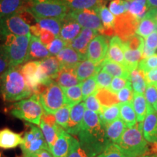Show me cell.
Here are the masks:
<instances>
[{
    "label": "cell",
    "instance_id": "6da1fadb",
    "mask_svg": "<svg viewBox=\"0 0 157 157\" xmlns=\"http://www.w3.org/2000/svg\"><path fill=\"white\" fill-rule=\"evenodd\" d=\"M77 136L82 146L95 157L110 143L106 136L105 127L99 114L90 110L85 111L83 122Z\"/></svg>",
    "mask_w": 157,
    "mask_h": 157
},
{
    "label": "cell",
    "instance_id": "7a4b0ae2",
    "mask_svg": "<svg viewBox=\"0 0 157 157\" xmlns=\"http://www.w3.org/2000/svg\"><path fill=\"white\" fill-rule=\"evenodd\" d=\"M0 95L5 101H20L33 95L27 85L21 66H10L0 76Z\"/></svg>",
    "mask_w": 157,
    "mask_h": 157
},
{
    "label": "cell",
    "instance_id": "3957f363",
    "mask_svg": "<svg viewBox=\"0 0 157 157\" xmlns=\"http://www.w3.org/2000/svg\"><path fill=\"white\" fill-rule=\"evenodd\" d=\"M116 144L127 157L144 156L148 151V146L143 134V122H137L125 129Z\"/></svg>",
    "mask_w": 157,
    "mask_h": 157
},
{
    "label": "cell",
    "instance_id": "277c9868",
    "mask_svg": "<svg viewBox=\"0 0 157 157\" xmlns=\"http://www.w3.org/2000/svg\"><path fill=\"white\" fill-rule=\"evenodd\" d=\"M31 36V34L25 36L9 34L0 37L8 58L9 67L21 66L26 62Z\"/></svg>",
    "mask_w": 157,
    "mask_h": 157
},
{
    "label": "cell",
    "instance_id": "5b68a950",
    "mask_svg": "<svg viewBox=\"0 0 157 157\" xmlns=\"http://www.w3.org/2000/svg\"><path fill=\"white\" fill-rule=\"evenodd\" d=\"M10 113L15 118L39 125L40 124L42 116L44 115V109L37 96L32 95L31 98L15 103Z\"/></svg>",
    "mask_w": 157,
    "mask_h": 157
},
{
    "label": "cell",
    "instance_id": "8992f818",
    "mask_svg": "<svg viewBox=\"0 0 157 157\" xmlns=\"http://www.w3.org/2000/svg\"><path fill=\"white\" fill-rule=\"evenodd\" d=\"M27 7L36 17L63 19L68 10L61 0H25Z\"/></svg>",
    "mask_w": 157,
    "mask_h": 157
},
{
    "label": "cell",
    "instance_id": "52a82bcc",
    "mask_svg": "<svg viewBox=\"0 0 157 157\" xmlns=\"http://www.w3.org/2000/svg\"><path fill=\"white\" fill-rule=\"evenodd\" d=\"M37 98L46 113L55 114L58 109L67 105L63 90L55 82L46 86Z\"/></svg>",
    "mask_w": 157,
    "mask_h": 157
},
{
    "label": "cell",
    "instance_id": "ba28073f",
    "mask_svg": "<svg viewBox=\"0 0 157 157\" xmlns=\"http://www.w3.org/2000/svg\"><path fill=\"white\" fill-rule=\"evenodd\" d=\"M123 42L125 66L131 72L137 68L139 63L143 59L144 39L143 37L135 34Z\"/></svg>",
    "mask_w": 157,
    "mask_h": 157
},
{
    "label": "cell",
    "instance_id": "9c48e42d",
    "mask_svg": "<svg viewBox=\"0 0 157 157\" xmlns=\"http://www.w3.org/2000/svg\"><path fill=\"white\" fill-rule=\"evenodd\" d=\"M100 9H86L82 10L68 11L67 15L71 18L75 20L81 25L82 29H93L102 34L103 28L99 15Z\"/></svg>",
    "mask_w": 157,
    "mask_h": 157
},
{
    "label": "cell",
    "instance_id": "30bf717a",
    "mask_svg": "<svg viewBox=\"0 0 157 157\" xmlns=\"http://www.w3.org/2000/svg\"><path fill=\"white\" fill-rule=\"evenodd\" d=\"M9 34L16 36L30 35V25L27 24L19 15L0 19V37Z\"/></svg>",
    "mask_w": 157,
    "mask_h": 157
},
{
    "label": "cell",
    "instance_id": "8fae6325",
    "mask_svg": "<svg viewBox=\"0 0 157 157\" xmlns=\"http://www.w3.org/2000/svg\"><path fill=\"white\" fill-rule=\"evenodd\" d=\"M139 23L140 21L130 14L129 12L116 17L115 34L123 42H125L136 34Z\"/></svg>",
    "mask_w": 157,
    "mask_h": 157
},
{
    "label": "cell",
    "instance_id": "7c38bea8",
    "mask_svg": "<svg viewBox=\"0 0 157 157\" xmlns=\"http://www.w3.org/2000/svg\"><path fill=\"white\" fill-rule=\"evenodd\" d=\"M109 42L106 36L98 35L90 43L87 51V59L101 63L106 58Z\"/></svg>",
    "mask_w": 157,
    "mask_h": 157
},
{
    "label": "cell",
    "instance_id": "4fadbf2b",
    "mask_svg": "<svg viewBox=\"0 0 157 157\" xmlns=\"http://www.w3.org/2000/svg\"><path fill=\"white\" fill-rule=\"evenodd\" d=\"M39 67V61L37 60H30L23 66H21V70L25 82L29 89L31 90L32 94L38 96L42 92L45 85L39 84L37 74Z\"/></svg>",
    "mask_w": 157,
    "mask_h": 157
},
{
    "label": "cell",
    "instance_id": "5bb4252c",
    "mask_svg": "<svg viewBox=\"0 0 157 157\" xmlns=\"http://www.w3.org/2000/svg\"><path fill=\"white\" fill-rule=\"evenodd\" d=\"M143 134L148 143H157V112L152 107L148 106L143 121Z\"/></svg>",
    "mask_w": 157,
    "mask_h": 157
},
{
    "label": "cell",
    "instance_id": "9a60e30c",
    "mask_svg": "<svg viewBox=\"0 0 157 157\" xmlns=\"http://www.w3.org/2000/svg\"><path fill=\"white\" fill-rule=\"evenodd\" d=\"M86 106L84 102L79 103L71 108L70 118L66 130L70 135L77 136L83 122Z\"/></svg>",
    "mask_w": 157,
    "mask_h": 157
},
{
    "label": "cell",
    "instance_id": "2e32d148",
    "mask_svg": "<svg viewBox=\"0 0 157 157\" xmlns=\"http://www.w3.org/2000/svg\"><path fill=\"white\" fill-rule=\"evenodd\" d=\"M97 31L90 29H82L80 34L69 43V46L76 50L78 53L87 58V51L90 42L98 36Z\"/></svg>",
    "mask_w": 157,
    "mask_h": 157
},
{
    "label": "cell",
    "instance_id": "e0dca14e",
    "mask_svg": "<svg viewBox=\"0 0 157 157\" xmlns=\"http://www.w3.org/2000/svg\"><path fill=\"white\" fill-rule=\"evenodd\" d=\"M71 137V135L63 127L60 129L57 140L50 148L53 157H68Z\"/></svg>",
    "mask_w": 157,
    "mask_h": 157
},
{
    "label": "cell",
    "instance_id": "ac0fdd59",
    "mask_svg": "<svg viewBox=\"0 0 157 157\" xmlns=\"http://www.w3.org/2000/svg\"><path fill=\"white\" fill-rule=\"evenodd\" d=\"M56 57L62 67L70 68H75L80 62L87 59L69 45L63 49Z\"/></svg>",
    "mask_w": 157,
    "mask_h": 157
},
{
    "label": "cell",
    "instance_id": "d6986e66",
    "mask_svg": "<svg viewBox=\"0 0 157 157\" xmlns=\"http://www.w3.org/2000/svg\"><path fill=\"white\" fill-rule=\"evenodd\" d=\"M82 29L81 25L75 20L71 18L66 15V16L62 19L61 29L59 37L69 44V43L80 34Z\"/></svg>",
    "mask_w": 157,
    "mask_h": 157
},
{
    "label": "cell",
    "instance_id": "ffe728a7",
    "mask_svg": "<svg viewBox=\"0 0 157 157\" xmlns=\"http://www.w3.org/2000/svg\"><path fill=\"white\" fill-rule=\"evenodd\" d=\"M105 58L125 66L124 42L117 35L113 36L109 40V50Z\"/></svg>",
    "mask_w": 157,
    "mask_h": 157
},
{
    "label": "cell",
    "instance_id": "44dd1931",
    "mask_svg": "<svg viewBox=\"0 0 157 157\" xmlns=\"http://www.w3.org/2000/svg\"><path fill=\"white\" fill-rule=\"evenodd\" d=\"M101 69V63H96L91 61L88 59L82 60L75 68L76 76H77L80 82H83L90 77L95 76Z\"/></svg>",
    "mask_w": 157,
    "mask_h": 157
},
{
    "label": "cell",
    "instance_id": "7402d4cb",
    "mask_svg": "<svg viewBox=\"0 0 157 157\" xmlns=\"http://www.w3.org/2000/svg\"><path fill=\"white\" fill-rule=\"evenodd\" d=\"M155 31H157V15L151 10H149L145 17L140 21L136 34L143 38H146Z\"/></svg>",
    "mask_w": 157,
    "mask_h": 157
},
{
    "label": "cell",
    "instance_id": "603a6c76",
    "mask_svg": "<svg viewBox=\"0 0 157 157\" xmlns=\"http://www.w3.org/2000/svg\"><path fill=\"white\" fill-rule=\"evenodd\" d=\"M26 7L25 0H0V19L18 15Z\"/></svg>",
    "mask_w": 157,
    "mask_h": 157
},
{
    "label": "cell",
    "instance_id": "cb8c5ba5",
    "mask_svg": "<svg viewBox=\"0 0 157 157\" xmlns=\"http://www.w3.org/2000/svg\"><path fill=\"white\" fill-rule=\"evenodd\" d=\"M23 142L19 133L13 132L9 128L0 129V148L3 149L15 148Z\"/></svg>",
    "mask_w": 157,
    "mask_h": 157
},
{
    "label": "cell",
    "instance_id": "d4e9b609",
    "mask_svg": "<svg viewBox=\"0 0 157 157\" xmlns=\"http://www.w3.org/2000/svg\"><path fill=\"white\" fill-rule=\"evenodd\" d=\"M51 54L48 49L37 36L31 35L29 44L27 60H33L35 59H44L50 56ZM26 60V61H27Z\"/></svg>",
    "mask_w": 157,
    "mask_h": 157
},
{
    "label": "cell",
    "instance_id": "484cf974",
    "mask_svg": "<svg viewBox=\"0 0 157 157\" xmlns=\"http://www.w3.org/2000/svg\"><path fill=\"white\" fill-rule=\"evenodd\" d=\"M68 11L86 9H100L105 5L106 0H61Z\"/></svg>",
    "mask_w": 157,
    "mask_h": 157
},
{
    "label": "cell",
    "instance_id": "4316f807",
    "mask_svg": "<svg viewBox=\"0 0 157 157\" xmlns=\"http://www.w3.org/2000/svg\"><path fill=\"white\" fill-rule=\"evenodd\" d=\"M56 83L62 88L70 87L80 84V81L76 76L75 68L62 67L57 76Z\"/></svg>",
    "mask_w": 157,
    "mask_h": 157
},
{
    "label": "cell",
    "instance_id": "83f0119b",
    "mask_svg": "<svg viewBox=\"0 0 157 157\" xmlns=\"http://www.w3.org/2000/svg\"><path fill=\"white\" fill-rule=\"evenodd\" d=\"M99 15L101 17L103 31L102 35L106 36H113L115 34V22L116 16L112 14L109 9L105 6H103L99 10Z\"/></svg>",
    "mask_w": 157,
    "mask_h": 157
},
{
    "label": "cell",
    "instance_id": "f1b7e54d",
    "mask_svg": "<svg viewBox=\"0 0 157 157\" xmlns=\"http://www.w3.org/2000/svg\"><path fill=\"white\" fill-rule=\"evenodd\" d=\"M102 69L114 77H121L129 80L130 71L122 64L118 63L105 58L101 63Z\"/></svg>",
    "mask_w": 157,
    "mask_h": 157
},
{
    "label": "cell",
    "instance_id": "f546056e",
    "mask_svg": "<svg viewBox=\"0 0 157 157\" xmlns=\"http://www.w3.org/2000/svg\"><path fill=\"white\" fill-rule=\"evenodd\" d=\"M39 63H40L41 68H42L43 71L46 74V75L52 80H56L59 72L62 68L61 64L57 57L50 56L41 60Z\"/></svg>",
    "mask_w": 157,
    "mask_h": 157
},
{
    "label": "cell",
    "instance_id": "4dcf8cb0",
    "mask_svg": "<svg viewBox=\"0 0 157 157\" xmlns=\"http://www.w3.org/2000/svg\"><path fill=\"white\" fill-rule=\"evenodd\" d=\"M105 132L110 143H117L127 127L120 118L106 125Z\"/></svg>",
    "mask_w": 157,
    "mask_h": 157
},
{
    "label": "cell",
    "instance_id": "1f68e13d",
    "mask_svg": "<svg viewBox=\"0 0 157 157\" xmlns=\"http://www.w3.org/2000/svg\"><path fill=\"white\" fill-rule=\"evenodd\" d=\"M119 117L127 128L133 127L137 123L136 113L135 112L132 103H120Z\"/></svg>",
    "mask_w": 157,
    "mask_h": 157
},
{
    "label": "cell",
    "instance_id": "d6a6232c",
    "mask_svg": "<svg viewBox=\"0 0 157 157\" xmlns=\"http://www.w3.org/2000/svg\"><path fill=\"white\" fill-rule=\"evenodd\" d=\"M129 81L132 84V87L134 93L144 94L146 91L147 83L145 78V73L142 71L136 68L130 72Z\"/></svg>",
    "mask_w": 157,
    "mask_h": 157
},
{
    "label": "cell",
    "instance_id": "836d02e7",
    "mask_svg": "<svg viewBox=\"0 0 157 157\" xmlns=\"http://www.w3.org/2000/svg\"><path fill=\"white\" fill-rule=\"evenodd\" d=\"M132 105L136 113L137 122H143L147 113L148 104L145 96L143 94L134 93Z\"/></svg>",
    "mask_w": 157,
    "mask_h": 157
},
{
    "label": "cell",
    "instance_id": "e575fe53",
    "mask_svg": "<svg viewBox=\"0 0 157 157\" xmlns=\"http://www.w3.org/2000/svg\"><path fill=\"white\" fill-rule=\"evenodd\" d=\"M120 113V103L111 106H102V111L99 114L100 119L104 126L109 124L119 119Z\"/></svg>",
    "mask_w": 157,
    "mask_h": 157
},
{
    "label": "cell",
    "instance_id": "d590c367",
    "mask_svg": "<svg viewBox=\"0 0 157 157\" xmlns=\"http://www.w3.org/2000/svg\"><path fill=\"white\" fill-rule=\"evenodd\" d=\"M95 96L102 106H111V105L120 103L117 93H113L110 89L99 88L95 94Z\"/></svg>",
    "mask_w": 157,
    "mask_h": 157
},
{
    "label": "cell",
    "instance_id": "8d00e7d4",
    "mask_svg": "<svg viewBox=\"0 0 157 157\" xmlns=\"http://www.w3.org/2000/svg\"><path fill=\"white\" fill-rule=\"evenodd\" d=\"M148 10V0L129 1L128 12L139 21L145 17Z\"/></svg>",
    "mask_w": 157,
    "mask_h": 157
},
{
    "label": "cell",
    "instance_id": "74e56055",
    "mask_svg": "<svg viewBox=\"0 0 157 157\" xmlns=\"http://www.w3.org/2000/svg\"><path fill=\"white\" fill-rule=\"evenodd\" d=\"M63 90L66 104L71 107L74 106L76 104L81 103L82 101V92L81 83L77 85L72 86L70 87L62 88Z\"/></svg>",
    "mask_w": 157,
    "mask_h": 157
},
{
    "label": "cell",
    "instance_id": "f35d334b",
    "mask_svg": "<svg viewBox=\"0 0 157 157\" xmlns=\"http://www.w3.org/2000/svg\"><path fill=\"white\" fill-rule=\"evenodd\" d=\"M36 23L39 25L40 28L50 31L56 37H58L59 35H60L62 25L61 19L48 18V17H45V18L36 17Z\"/></svg>",
    "mask_w": 157,
    "mask_h": 157
},
{
    "label": "cell",
    "instance_id": "ab89813d",
    "mask_svg": "<svg viewBox=\"0 0 157 157\" xmlns=\"http://www.w3.org/2000/svg\"><path fill=\"white\" fill-rule=\"evenodd\" d=\"M39 125H40V129H42L45 140H46L47 143H48L49 148H50L51 147L53 146L55 142L57 140L59 131H60V129L62 127L59 126L58 124L52 126V125L48 124V123L45 122L42 119Z\"/></svg>",
    "mask_w": 157,
    "mask_h": 157
},
{
    "label": "cell",
    "instance_id": "60d3db41",
    "mask_svg": "<svg viewBox=\"0 0 157 157\" xmlns=\"http://www.w3.org/2000/svg\"><path fill=\"white\" fill-rule=\"evenodd\" d=\"M68 157H95L82 146L75 137H71V146Z\"/></svg>",
    "mask_w": 157,
    "mask_h": 157
},
{
    "label": "cell",
    "instance_id": "b9f144b4",
    "mask_svg": "<svg viewBox=\"0 0 157 157\" xmlns=\"http://www.w3.org/2000/svg\"><path fill=\"white\" fill-rule=\"evenodd\" d=\"M81 87L83 101L90 95H95L98 89H99L95 76L90 77L81 82Z\"/></svg>",
    "mask_w": 157,
    "mask_h": 157
},
{
    "label": "cell",
    "instance_id": "7bdbcfd3",
    "mask_svg": "<svg viewBox=\"0 0 157 157\" xmlns=\"http://www.w3.org/2000/svg\"><path fill=\"white\" fill-rule=\"evenodd\" d=\"M71 108V107L70 105H65L60 109H58L55 113L57 124L65 129L67 127L68 121H69Z\"/></svg>",
    "mask_w": 157,
    "mask_h": 157
},
{
    "label": "cell",
    "instance_id": "ee69618b",
    "mask_svg": "<svg viewBox=\"0 0 157 157\" xmlns=\"http://www.w3.org/2000/svg\"><path fill=\"white\" fill-rule=\"evenodd\" d=\"M129 1L126 0H112L109 4V9L116 17L128 12Z\"/></svg>",
    "mask_w": 157,
    "mask_h": 157
},
{
    "label": "cell",
    "instance_id": "f6af8a7d",
    "mask_svg": "<svg viewBox=\"0 0 157 157\" xmlns=\"http://www.w3.org/2000/svg\"><path fill=\"white\" fill-rule=\"evenodd\" d=\"M144 95L148 106L152 107L155 109L157 103V84H147Z\"/></svg>",
    "mask_w": 157,
    "mask_h": 157
},
{
    "label": "cell",
    "instance_id": "bcb514c9",
    "mask_svg": "<svg viewBox=\"0 0 157 157\" xmlns=\"http://www.w3.org/2000/svg\"><path fill=\"white\" fill-rule=\"evenodd\" d=\"M96 157H127L116 143H109Z\"/></svg>",
    "mask_w": 157,
    "mask_h": 157
},
{
    "label": "cell",
    "instance_id": "7dc6e473",
    "mask_svg": "<svg viewBox=\"0 0 157 157\" xmlns=\"http://www.w3.org/2000/svg\"><path fill=\"white\" fill-rule=\"evenodd\" d=\"M96 82H97L98 88H106L109 89L111 86V82H112L113 76L108 72L101 69L98 73L95 76Z\"/></svg>",
    "mask_w": 157,
    "mask_h": 157
},
{
    "label": "cell",
    "instance_id": "c3c4849f",
    "mask_svg": "<svg viewBox=\"0 0 157 157\" xmlns=\"http://www.w3.org/2000/svg\"><path fill=\"white\" fill-rule=\"evenodd\" d=\"M117 95L120 103H132L134 91L130 81H129L127 85L117 93Z\"/></svg>",
    "mask_w": 157,
    "mask_h": 157
},
{
    "label": "cell",
    "instance_id": "681fc988",
    "mask_svg": "<svg viewBox=\"0 0 157 157\" xmlns=\"http://www.w3.org/2000/svg\"><path fill=\"white\" fill-rule=\"evenodd\" d=\"M157 68V54L148 57V58L142 59L138 64L137 68L142 71L144 73L149 71Z\"/></svg>",
    "mask_w": 157,
    "mask_h": 157
},
{
    "label": "cell",
    "instance_id": "f907efd6",
    "mask_svg": "<svg viewBox=\"0 0 157 157\" xmlns=\"http://www.w3.org/2000/svg\"><path fill=\"white\" fill-rule=\"evenodd\" d=\"M68 44L66 42L60 38V37H56L52 40L50 44L47 45V48L48 49L49 52H50L51 56H57L63 49L68 46Z\"/></svg>",
    "mask_w": 157,
    "mask_h": 157
},
{
    "label": "cell",
    "instance_id": "816d5d0a",
    "mask_svg": "<svg viewBox=\"0 0 157 157\" xmlns=\"http://www.w3.org/2000/svg\"><path fill=\"white\" fill-rule=\"evenodd\" d=\"M85 104L86 109L90 110V111H93L98 114H100L102 111V105L100 103L98 98H96L95 95H92L86 98L84 101Z\"/></svg>",
    "mask_w": 157,
    "mask_h": 157
},
{
    "label": "cell",
    "instance_id": "f5cc1de1",
    "mask_svg": "<svg viewBox=\"0 0 157 157\" xmlns=\"http://www.w3.org/2000/svg\"><path fill=\"white\" fill-rule=\"evenodd\" d=\"M129 80L121 77H113L109 89L115 93H118L127 85Z\"/></svg>",
    "mask_w": 157,
    "mask_h": 157
},
{
    "label": "cell",
    "instance_id": "db71d44e",
    "mask_svg": "<svg viewBox=\"0 0 157 157\" xmlns=\"http://www.w3.org/2000/svg\"><path fill=\"white\" fill-rule=\"evenodd\" d=\"M9 60L4 45L0 42V75L9 68Z\"/></svg>",
    "mask_w": 157,
    "mask_h": 157
},
{
    "label": "cell",
    "instance_id": "11a10c76",
    "mask_svg": "<svg viewBox=\"0 0 157 157\" xmlns=\"http://www.w3.org/2000/svg\"><path fill=\"white\" fill-rule=\"evenodd\" d=\"M144 39V46L149 50H157V31L152 33Z\"/></svg>",
    "mask_w": 157,
    "mask_h": 157
},
{
    "label": "cell",
    "instance_id": "9f6ffc18",
    "mask_svg": "<svg viewBox=\"0 0 157 157\" xmlns=\"http://www.w3.org/2000/svg\"><path fill=\"white\" fill-rule=\"evenodd\" d=\"M145 78L147 84H157V68L145 73Z\"/></svg>",
    "mask_w": 157,
    "mask_h": 157
},
{
    "label": "cell",
    "instance_id": "6f0895ef",
    "mask_svg": "<svg viewBox=\"0 0 157 157\" xmlns=\"http://www.w3.org/2000/svg\"><path fill=\"white\" fill-rule=\"evenodd\" d=\"M29 157H53L50 149H43L35 153Z\"/></svg>",
    "mask_w": 157,
    "mask_h": 157
},
{
    "label": "cell",
    "instance_id": "680465c9",
    "mask_svg": "<svg viewBox=\"0 0 157 157\" xmlns=\"http://www.w3.org/2000/svg\"><path fill=\"white\" fill-rule=\"evenodd\" d=\"M148 6L149 10L157 7V0H148Z\"/></svg>",
    "mask_w": 157,
    "mask_h": 157
},
{
    "label": "cell",
    "instance_id": "91938a15",
    "mask_svg": "<svg viewBox=\"0 0 157 157\" xmlns=\"http://www.w3.org/2000/svg\"><path fill=\"white\" fill-rule=\"evenodd\" d=\"M150 10H151L154 12L155 14L157 15V7H156V8H151V9H150Z\"/></svg>",
    "mask_w": 157,
    "mask_h": 157
},
{
    "label": "cell",
    "instance_id": "94428289",
    "mask_svg": "<svg viewBox=\"0 0 157 157\" xmlns=\"http://www.w3.org/2000/svg\"><path fill=\"white\" fill-rule=\"evenodd\" d=\"M145 157H157L156 155H152V156H146Z\"/></svg>",
    "mask_w": 157,
    "mask_h": 157
},
{
    "label": "cell",
    "instance_id": "6125c7cd",
    "mask_svg": "<svg viewBox=\"0 0 157 157\" xmlns=\"http://www.w3.org/2000/svg\"><path fill=\"white\" fill-rule=\"evenodd\" d=\"M155 110H156V112H157V103L156 104V106H155Z\"/></svg>",
    "mask_w": 157,
    "mask_h": 157
},
{
    "label": "cell",
    "instance_id": "be15d7a7",
    "mask_svg": "<svg viewBox=\"0 0 157 157\" xmlns=\"http://www.w3.org/2000/svg\"><path fill=\"white\" fill-rule=\"evenodd\" d=\"M0 157H3V156H2V154L1 153H0Z\"/></svg>",
    "mask_w": 157,
    "mask_h": 157
},
{
    "label": "cell",
    "instance_id": "e7e4bbea",
    "mask_svg": "<svg viewBox=\"0 0 157 157\" xmlns=\"http://www.w3.org/2000/svg\"><path fill=\"white\" fill-rule=\"evenodd\" d=\"M126 1H132V0H126Z\"/></svg>",
    "mask_w": 157,
    "mask_h": 157
},
{
    "label": "cell",
    "instance_id": "03108f58",
    "mask_svg": "<svg viewBox=\"0 0 157 157\" xmlns=\"http://www.w3.org/2000/svg\"><path fill=\"white\" fill-rule=\"evenodd\" d=\"M139 157H145V156H139Z\"/></svg>",
    "mask_w": 157,
    "mask_h": 157
}]
</instances>
